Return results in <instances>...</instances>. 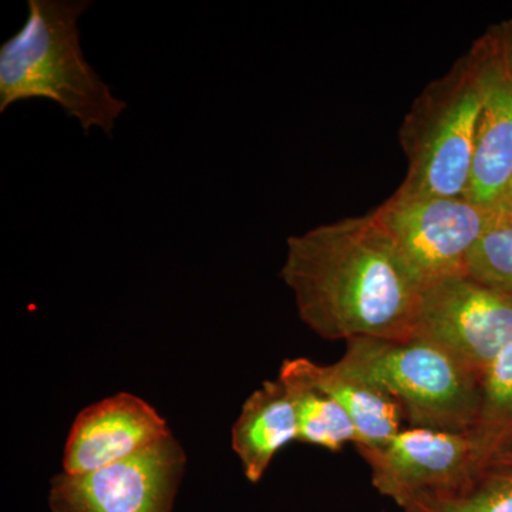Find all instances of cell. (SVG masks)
Masks as SVG:
<instances>
[{"instance_id":"6da1fadb","label":"cell","mask_w":512,"mask_h":512,"mask_svg":"<svg viewBox=\"0 0 512 512\" xmlns=\"http://www.w3.org/2000/svg\"><path fill=\"white\" fill-rule=\"evenodd\" d=\"M281 278L326 340L413 335L424 284L375 212L288 238Z\"/></svg>"},{"instance_id":"7a4b0ae2","label":"cell","mask_w":512,"mask_h":512,"mask_svg":"<svg viewBox=\"0 0 512 512\" xmlns=\"http://www.w3.org/2000/svg\"><path fill=\"white\" fill-rule=\"evenodd\" d=\"M92 2L29 0L23 28L0 47V113L19 101H55L84 133L107 136L127 109L87 63L77 22Z\"/></svg>"},{"instance_id":"3957f363","label":"cell","mask_w":512,"mask_h":512,"mask_svg":"<svg viewBox=\"0 0 512 512\" xmlns=\"http://www.w3.org/2000/svg\"><path fill=\"white\" fill-rule=\"evenodd\" d=\"M340 369L382 390L420 429L471 433L481 407V379L430 340H349Z\"/></svg>"},{"instance_id":"277c9868","label":"cell","mask_w":512,"mask_h":512,"mask_svg":"<svg viewBox=\"0 0 512 512\" xmlns=\"http://www.w3.org/2000/svg\"><path fill=\"white\" fill-rule=\"evenodd\" d=\"M483 73L476 46L431 82L414 101L400 128L407 158L400 197H461L473 164Z\"/></svg>"},{"instance_id":"5b68a950","label":"cell","mask_w":512,"mask_h":512,"mask_svg":"<svg viewBox=\"0 0 512 512\" xmlns=\"http://www.w3.org/2000/svg\"><path fill=\"white\" fill-rule=\"evenodd\" d=\"M424 286L466 275L468 255L503 215L461 197H400L373 210Z\"/></svg>"},{"instance_id":"8992f818","label":"cell","mask_w":512,"mask_h":512,"mask_svg":"<svg viewBox=\"0 0 512 512\" xmlns=\"http://www.w3.org/2000/svg\"><path fill=\"white\" fill-rule=\"evenodd\" d=\"M185 467L187 454L171 434L93 473L57 474L50 481V511L173 512Z\"/></svg>"},{"instance_id":"52a82bcc","label":"cell","mask_w":512,"mask_h":512,"mask_svg":"<svg viewBox=\"0 0 512 512\" xmlns=\"http://www.w3.org/2000/svg\"><path fill=\"white\" fill-rule=\"evenodd\" d=\"M413 335L436 343L483 379L512 343V299L467 276L431 282Z\"/></svg>"},{"instance_id":"ba28073f","label":"cell","mask_w":512,"mask_h":512,"mask_svg":"<svg viewBox=\"0 0 512 512\" xmlns=\"http://www.w3.org/2000/svg\"><path fill=\"white\" fill-rule=\"evenodd\" d=\"M372 471L373 485L402 508L446 493L481 471L470 433L400 430L382 446L357 447Z\"/></svg>"},{"instance_id":"9c48e42d","label":"cell","mask_w":512,"mask_h":512,"mask_svg":"<svg viewBox=\"0 0 512 512\" xmlns=\"http://www.w3.org/2000/svg\"><path fill=\"white\" fill-rule=\"evenodd\" d=\"M171 434L167 420L146 400L131 393L114 394L77 414L64 446L63 471L93 473Z\"/></svg>"},{"instance_id":"30bf717a","label":"cell","mask_w":512,"mask_h":512,"mask_svg":"<svg viewBox=\"0 0 512 512\" xmlns=\"http://www.w3.org/2000/svg\"><path fill=\"white\" fill-rule=\"evenodd\" d=\"M474 46L483 73V104L464 197L485 207H501L512 180V76L488 33Z\"/></svg>"},{"instance_id":"8fae6325","label":"cell","mask_w":512,"mask_h":512,"mask_svg":"<svg viewBox=\"0 0 512 512\" xmlns=\"http://www.w3.org/2000/svg\"><path fill=\"white\" fill-rule=\"evenodd\" d=\"M298 437L291 396L281 380L264 382L245 400L232 426V450L244 476L259 483L276 454Z\"/></svg>"},{"instance_id":"7c38bea8","label":"cell","mask_w":512,"mask_h":512,"mask_svg":"<svg viewBox=\"0 0 512 512\" xmlns=\"http://www.w3.org/2000/svg\"><path fill=\"white\" fill-rule=\"evenodd\" d=\"M320 392L328 394L348 413L356 427V447L382 446L400 431L403 413L392 397L335 365H319L306 357L286 359Z\"/></svg>"},{"instance_id":"4fadbf2b","label":"cell","mask_w":512,"mask_h":512,"mask_svg":"<svg viewBox=\"0 0 512 512\" xmlns=\"http://www.w3.org/2000/svg\"><path fill=\"white\" fill-rule=\"evenodd\" d=\"M278 379L288 389L295 409L296 441L330 451H339L345 444L357 443L356 427L348 413L336 400L303 379L288 360L282 363Z\"/></svg>"},{"instance_id":"5bb4252c","label":"cell","mask_w":512,"mask_h":512,"mask_svg":"<svg viewBox=\"0 0 512 512\" xmlns=\"http://www.w3.org/2000/svg\"><path fill=\"white\" fill-rule=\"evenodd\" d=\"M470 434L481 470L512 450V343L483 376L480 414Z\"/></svg>"},{"instance_id":"9a60e30c","label":"cell","mask_w":512,"mask_h":512,"mask_svg":"<svg viewBox=\"0 0 512 512\" xmlns=\"http://www.w3.org/2000/svg\"><path fill=\"white\" fill-rule=\"evenodd\" d=\"M403 511L512 512V467L484 468L453 490L423 498Z\"/></svg>"},{"instance_id":"2e32d148","label":"cell","mask_w":512,"mask_h":512,"mask_svg":"<svg viewBox=\"0 0 512 512\" xmlns=\"http://www.w3.org/2000/svg\"><path fill=\"white\" fill-rule=\"evenodd\" d=\"M464 276L512 299V220L505 211L468 255Z\"/></svg>"},{"instance_id":"e0dca14e","label":"cell","mask_w":512,"mask_h":512,"mask_svg":"<svg viewBox=\"0 0 512 512\" xmlns=\"http://www.w3.org/2000/svg\"><path fill=\"white\" fill-rule=\"evenodd\" d=\"M512 76V18L487 30Z\"/></svg>"},{"instance_id":"ac0fdd59","label":"cell","mask_w":512,"mask_h":512,"mask_svg":"<svg viewBox=\"0 0 512 512\" xmlns=\"http://www.w3.org/2000/svg\"><path fill=\"white\" fill-rule=\"evenodd\" d=\"M503 208L507 217L512 220V180L510 185H508L507 192H505V197L503 200Z\"/></svg>"},{"instance_id":"d6986e66","label":"cell","mask_w":512,"mask_h":512,"mask_svg":"<svg viewBox=\"0 0 512 512\" xmlns=\"http://www.w3.org/2000/svg\"><path fill=\"white\" fill-rule=\"evenodd\" d=\"M493 466H511L512 467V450L508 451V453H505L504 456H501L500 458H497V460L494 461V463H491L488 467Z\"/></svg>"}]
</instances>
